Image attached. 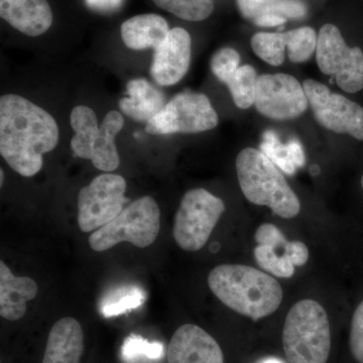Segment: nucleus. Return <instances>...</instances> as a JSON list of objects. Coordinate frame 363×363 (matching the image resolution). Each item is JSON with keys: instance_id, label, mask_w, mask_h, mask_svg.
<instances>
[{"instance_id": "18", "label": "nucleus", "mask_w": 363, "mask_h": 363, "mask_svg": "<svg viewBox=\"0 0 363 363\" xmlns=\"http://www.w3.org/2000/svg\"><path fill=\"white\" fill-rule=\"evenodd\" d=\"M38 285L28 277H16L0 262V316L7 321H18L25 316L26 303L37 297Z\"/></svg>"}, {"instance_id": "31", "label": "nucleus", "mask_w": 363, "mask_h": 363, "mask_svg": "<svg viewBox=\"0 0 363 363\" xmlns=\"http://www.w3.org/2000/svg\"><path fill=\"white\" fill-rule=\"evenodd\" d=\"M288 143L289 150H290L291 157L296 167H303L305 164V155L303 150L302 145L298 140H291Z\"/></svg>"}, {"instance_id": "22", "label": "nucleus", "mask_w": 363, "mask_h": 363, "mask_svg": "<svg viewBox=\"0 0 363 363\" xmlns=\"http://www.w3.org/2000/svg\"><path fill=\"white\" fill-rule=\"evenodd\" d=\"M257 78L259 76L252 66L242 65L227 83L234 104L238 108L247 109L255 105Z\"/></svg>"}, {"instance_id": "4", "label": "nucleus", "mask_w": 363, "mask_h": 363, "mask_svg": "<svg viewBox=\"0 0 363 363\" xmlns=\"http://www.w3.org/2000/svg\"><path fill=\"white\" fill-rule=\"evenodd\" d=\"M283 347L288 363H327L331 350L328 315L314 300H302L286 317Z\"/></svg>"}, {"instance_id": "28", "label": "nucleus", "mask_w": 363, "mask_h": 363, "mask_svg": "<svg viewBox=\"0 0 363 363\" xmlns=\"http://www.w3.org/2000/svg\"><path fill=\"white\" fill-rule=\"evenodd\" d=\"M210 66L215 77L227 84L240 67V55L233 48H223L215 52Z\"/></svg>"}, {"instance_id": "20", "label": "nucleus", "mask_w": 363, "mask_h": 363, "mask_svg": "<svg viewBox=\"0 0 363 363\" xmlns=\"http://www.w3.org/2000/svg\"><path fill=\"white\" fill-rule=\"evenodd\" d=\"M169 32L167 21L154 13L133 16L121 26L124 45L136 51L156 50L166 40Z\"/></svg>"}, {"instance_id": "3", "label": "nucleus", "mask_w": 363, "mask_h": 363, "mask_svg": "<svg viewBox=\"0 0 363 363\" xmlns=\"http://www.w3.org/2000/svg\"><path fill=\"white\" fill-rule=\"evenodd\" d=\"M236 173L248 201L267 206L281 218L291 219L301 211L300 200L277 164L262 150L247 147L236 157Z\"/></svg>"}, {"instance_id": "8", "label": "nucleus", "mask_w": 363, "mask_h": 363, "mask_svg": "<svg viewBox=\"0 0 363 363\" xmlns=\"http://www.w3.org/2000/svg\"><path fill=\"white\" fill-rule=\"evenodd\" d=\"M316 61L320 71L331 76L344 92L363 89V51L350 47L337 26L326 23L318 35Z\"/></svg>"}, {"instance_id": "23", "label": "nucleus", "mask_w": 363, "mask_h": 363, "mask_svg": "<svg viewBox=\"0 0 363 363\" xmlns=\"http://www.w3.org/2000/svg\"><path fill=\"white\" fill-rule=\"evenodd\" d=\"M252 51L272 66H281L285 61L286 33H257L252 38Z\"/></svg>"}, {"instance_id": "34", "label": "nucleus", "mask_w": 363, "mask_h": 363, "mask_svg": "<svg viewBox=\"0 0 363 363\" xmlns=\"http://www.w3.org/2000/svg\"><path fill=\"white\" fill-rule=\"evenodd\" d=\"M267 363H279V362H274V360H271V362H267ZM279 363H281V362H279Z\"/></svg>"}, {"instance_id": "27", "label": "nucleus", "mask_w": 363, "mask_h": 363, "mask_svg": "<svg viewBox=\"0 0 363 363\" xmlns=\"http://www.w3.org/2000/svg\"><path fill=\"white\" fill-rule=\"evenodd\" d=\"M260 150L284 172L290 175L295 174L297 167L294 164L291 157L288 143H281L274 131L267 130L264 133L262 143H260Z\"/></svg>"}, {"instance_id": "26", "label": "nucleus", "mask_w": 363, "mask_h": 363, "mask_svg": "<svg viewBox=\"0 0 363 363\" xmlns=\"http://www.w3.org/2000/svg\"><path fill=\"white\" fill-rule=\"evenodd\" d=\"M145 295L143 290L135 286H126L108 293L101 304L102 314L105 317L116 316L128 310L135 309L143 304Z\"/></svg>"}, {"instance_id": "1", "label": "nucleus", "mask_w": 363, "mask_h": 363, "mask_svg": "<svg viewBox=\"0 0 363 363\" xmlns=\"http://www.w3.org/2000/svg\"><path fill=\"white\" fill-rule=\"evenodd\" d=\"M59 142L54 117L25 97L6 94L0 98V154L23 177L37 175L43 155Z\"/></svg>"}, {"instance_id": "32", "label": "nucleus", "mask_w": 363, "mask_h": 363, "mask_svg": "<svg viewBox=\"0 0 363 363\" xmlns=\"http://www.w3.org/2000/svg\"><path fill=\"white\" fill-rule=\"evenodd\" d=\"M4 169H1L0 171V185H4Z\"/></svg>"}, {"instance_id": "7", "label": "nucleus", "mask_w": 363, "mask_h": 363, "mask_svg": "<svg viewBox=\"0 0 363 363\" xmlns=\"http://www.w3.org/2000/svg\"><path fill=\"white\" fill-rule=\"evenodd\" d=\"M225 211L223 200L205 189H192L182 198L174 220L173 236L186 252L202 250Z\"/></svg>"}, {"instance_id": "21", "label": "nucleus", "mask_w": 363, "mask_h": 363, "mask_svg": "<svg viewBox=\"0 0 363 363\" xmlns=\"http://www.w3.org/2000/svg\"><path fill=\"white\" fill-rule=\"evenodd\" d=\"M236 4L241 16L253 25L266 16H278L289 20L306 14V7L298 0H236Z\"/></svg>"}, {"instance_id": "13", "label": "nucleus", "mask_w": 363, "mask_h": 363, "mask_svg": "<svg viewBox=\"0 0 363 363\" xmlns=\"http://www.w3.org/2000/svg\"><path fill=\"white\" fill-rule=\"evenodd\" d=\"M253 250L257 266L272 276L292 278L296 267H303L309 259V250L301 241H289L281 230L272 223L262 224L257 229Z\"/></svg>"}, {"instance_id": "6", "label": "nucleus", "mask_w": 363, "mask_h": 363, "mask_svg": "<svg viewBox=\"0 0 363 363\" xmlns=\"http://www.w3.org/2000/svg\"><path fill=\"white\" fill-rule=\"evenodd\" d=\"M160 219L161 212L156 200L143 196L91 234L90 247L95 252H105L121 242H130L140 248L150 247L159 235Z\"/></svg>"}, {"instance_id": "2", "label": "nucleus", "mask_w": 363, "mask_h": 363, "mask_svg": "<svg viewBox=\"0 0 363 363\" xmlns=\"http://www.w3.org/2000/svg\"><path fill=\"white\" fill-rule=\"evenodd\" d=\"M207 281L221 303L253 321L274 314L283 301L279 281L252 267L221 264L209 272Z\"/></svg>"}, {"instance_id": "24", "label": "nucleus", "mask_w": 363, "mask_h": 363, "mask_svg": "<svg viewBox=\"0 0 363 363\" xmlns=\"http://www.w3.org/2000/svg\"><path fill=\"white\" fill-rule=\"evenodd\" d=\"M288 57L292 63L309 61L316 52L318 35L314 28L303 26L286 33Z\"/></svg>"}, {"instance_id": "11", "label": "nucleus", "mask_w": 363, "mask_h": 363, "mask_svg": "<svg viewBox=\"0 0 363 363\" xmlns=\"http://www.w3.org/2000/svg\"><path fill=\"white\" fill-rule=\"evenodd\" d=\"M317 123L326 130L363 140V107L350 98L333 93L326 85L308 79L303 83Z\"/></svg>"}, {"instance_id": "17", "label": "nucleus", "mask_w": 363, "mask_h": 363, "mask_svg": "<svg viewBox=\"0 0 363 363\" xmlns=\"http://www.w3.org/2000/svg\"><path fill=\"white\" fill-rule=\"evenodd\" d=\"M0 16L28 37H39L52 23V9L47 0H0Z\"/></svg>"}, {"instance_id": "30", "label": "nucleus", "mask_w": 363, "mask_h": 363, "mask_svg": "<svg viewBox=\"0 0 363 363\" xmlns=\"http://www.w3.org/2000/svg\"><path fill=\"white\" fill-rule=\"evenodd\" d=\"M124 0H85V4L98 13H111L123 6Z\"/></svg>"}, {"instance_id": "12", "label": "nucleus", "mask_w": 363, "mask_h": 363, "mask_svg": "<svg viewBox=\"0 0 363 363\" xmlns=\"http://www.w3.org/2000/svg\"><path fill=\"white\" fill-rule=\"evenodd\" d=\"M255 106L262 116L272 121H292L304 114L309 106L304 87L288 74L259 76Z\"/></svg>"}, {"instance_id": "25", "label": "nucleus", "mask_w": 363, "mask_h": 363, "mask_svg": "<svg viewBox=\"0 0 363 363\" xmlns=\"http://www.w3.org/2000/svg\"><path fill=\"white\" fill-rule=\"evenodd\" d=\"M162 9L182 20L201 21L214 11V0H152Z\"/></svg>"}, {"instance_id": "9", "label": "nucleus", "mask_w": 363, "mask_h": 363, "mask_svg": "<svg viewBox=\"0 0 363 363\" xmlns=\"http://www.w3.org/2000/svg\"><path fill=\"white\" fill-rule=\"evenodd\" d=\"M218 114L206 95L197 92L177 94L145 126L150 135L198 133L218 125Z\"/></svg>"}, {"instance_id": "10", "label": "nucleus", "mask_w": 363, "mask_h": 363, "mask_svg": "<svg viewBox=\"0 0 363 363\" xmlns=\"http://www.w3.org/2000/svg\"><path fill=\"white\" fill-rule=\"evenodd\" d=\"M126 182L121 175L104 174L81 189L78 194V224L84 233L104 226L124 209Z\"/></svg>"}, {"instance_id": "16", "label": "nucleus", "mask_w": 363, "mask_h": 363, "mask_svg": "<svg viewBox=\"0 0 363 363\" xmlns=\"http://www.w3.org/2000/svg\"><path fill=\"white\" fill-rule=\"evenodd\" d=\"M84 350L82 326L74 318L64 317L50 330L42 363H81Z\"/></svg>"}, {"instance_id": "33", "label": "nucleus", "mask_w": 363, "mask_h": 363, "mask_svg": "<svg viewBox=\"0 0 363 363\" xmlns=\"http://www.w3.org/2000/svg\"><path fill=\"white\" fill-rule=\"evenodd\" d=\"M360 186H362V189L363 191V174H362V178H360Z\"/></svg>"}, {"instance_id": "19", "label": "nucleus", "mask_w": 363, "mask_h": 363, "mask_svg": "<svg viewBox=\"0 0 363 363\" xmlns=\"http://www.w3.org/2000/svg\"><path fill=\"white\" fill-rule=\"evenodd\" d=\"M125 116L138 121L149 123L166 105V96L159 88L143 78L133 79L126 85V96L118 102Z\"/></svg>"}, {"instance_id": "14", "label": "nucleus", "mask_w": 363, "mask_h": 363, "mask_svg": "<svg viewBox=\"0 0 363 363\" xmlns=\"http://www.w3.org/2000/svg\"><path fill=\"white\" fill-rule=\"evenodd\" d=\"M192 40L182 28L169 30L166 40L155 50L150 75L160 86L175 85L190 67Z\"/></svg>"}, {"instance_id": "15", "label": "nucleus", "mask_w": 363, "mask_h": 363, "mask_svg": "<svg viewBox=\"0 0 363 363\" xmlns=\"http://www.w3.org/2000/svg\"><path fill=\"white\" fill-rule=\"evenodd\" d=\"M168 363H225L220 345L194 324L179 327L167 350Z\"/></svg>"}, {"instance_id": "5", "label": "nucleus", "mask_w": 363, "mask_h": 363, "mask_svg": "<svg viewBox=\"0 0 363 363\" xmlns=\"http://www.w3.org/2000/svg\"><path fill=\"white\" fill-rule=\"evenodd\" d=\"M70 123L75 131L71 140L74 154L81 159L90 160L98 169L116 171L121 164L116 138L124 125L121 112L109 111L101 125L98 126L95 112L90 107L79 105L71 112Z\"/></svg>"}, {"instance_id": "29", "label": "nucleus", "mask_w": 363, "mask_h": 363, "mask_svg": "<svg viewBox=\"0 0 363 363\" xmlns=\"http://www.w3.org/2000/svg\"><path fill=\"white\" fill-rule=\"evenodd\" d=\"M350 347L355 362L363 363V298L351 317Z\"/></svg>"}]
</instances>
